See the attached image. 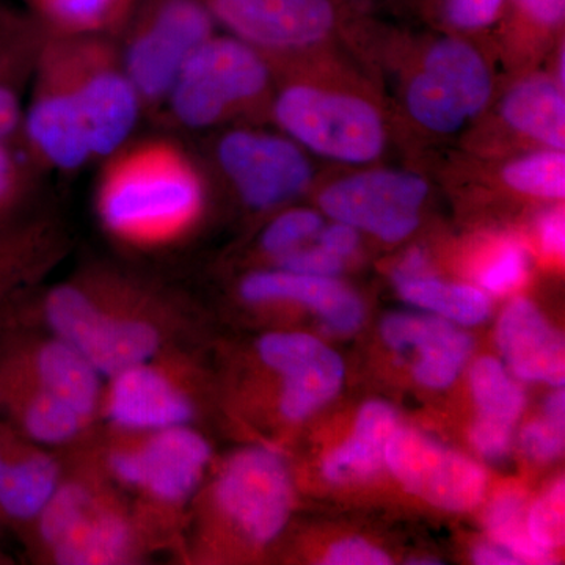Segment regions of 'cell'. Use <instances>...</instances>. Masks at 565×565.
<instances>
[{
	"label": "cell",
	"instance_id": "bcb514c9",
	"mask_svg": "<svg viewBox=\"0 0 565 565\" xmlns=\"http://www.w3.org/2000/svg\"><path fill=\"white\" fill-rule=\"evenodd\" d=\"M10 563L9 557L3 556L2 553H0V564H7Z\"/></svg>",
	"mask_w": 565,
	"mask_h": 565
},
{
	"label": "cell",
	"instance_id": "b9f144b4",
	"mask_svg": "<svg viewBox=\"0 0 565 565\" xmlns=\"http://www.w3.org/2000/svg\"><path fill=\"white\" fill-rule=\"evenodd\" d=\"M512 427L479 419L471 429V441L479 455L486 459L500 460L508 456L511 449Z\"/></svg>",
	"mask_w": 565,
	"mask_h": 565
},
{
	"label": "cell",
	"instance_id": "5b68a950",
	"mask_svg": "<svg viewBox=\"0 0 565 565\" xmlns=\"http://www.w3.org/2000/svg\"><path fill=\"white\" fill-rule=\"evenodd\" d=\"M114 430V429H111ZM95 459L120 490L136 494L141 530L152 531L178 519L192 504L211 462V446L192 426L114 435Z\"/></svg>",
	"mask_w": 565,
	"mask_h": 565
},
{
	"label": "cell",
	"instance_id": "277c9868",
	"mask_svg": "<svg viewBox=\"0 0 565 565\" xmlns=\"http://www.w3.org/2000/svg\"><path fill=\"white\" fill-rule=\"evenodd\" d=\"M25 534L41 559L63 565L129 564L148 541L95 456L73 470L63 468L57 489Z\"/></svg>",
	"mask_w": 565,
	"mask_h": 565
},
{
	"label": "cell",
	"instance_id": "52a82bcc",
	"mask_svg": "<svg viewBox=\"0 0 565 565\" xmlns=\"http://www.w3.org/2000/svg\"><path fill=\"white\" fill-rule=\"evenodd\" d=\"M274 117L291 139L333 161L367 163L384 151L381 111L353 93L297 82L278 93Z\"/></svg>",
	"mask_w": 565,
	"mask_h": 565
},
{
	"label": "cell",
	"instance_id": "5bb4252c",
	"mask_svg": "<svg viewBox=\"0 0 565 565\" xmlns=\"http://www.w3.org/2000/svg\"><path fill=\"white\" fill-rule=\"evenodd\" d=\"M217 159L245 204L270 210L296 199L311 181V166L299 145L274 134L237 129L218 141Z\"/></svg>",
	"mask_w": 565,
	"mask_h": 565
},
{
	"label": "cell",
	"instance_id": "7bdbcfd3",
	"mask_svg": "<svg viewBox=\"0 0 565 565\" xmlns=\"http://www.w3.org/2000/svg\"><path fill=\"white\" fill-rule=\"evenodd\" d=\"M539 237H541L542 247L553 256H563L565 248V221L563 210H548L539 217L537 222Z\"/></svg>",
	"mask_w": 565,
	"mask_h": 565
},
{
	"label": "cell",
	"instance_id": "8d00e7d4",
	"mask_svg": "<svg viewBox=\"0 0 565 565\" xmlns=\"http://www.w3.org/2000/svg\"><path fill=\"white\" fill-rule=\"evenodd\" d=\"M564 479H559L527 515V533L546 552L564 545Z\"/></svg>",
	"mask_w": 565,
	"mask_h": 565
},
{
	"label": "cell",
	"instance_id": "4dcf8cb0",
	"mask_svg": "<svg viewBox=\"0 0 565 565\" xmlns=\"http://www.w3.org/2000/svg\"><path fill=\"white\" fill-rule=\"evenodd\" d=\"M405 106L418 125L444 136L459 132L468 121L462 109L422 70L408 81Z\"/></svg>",
	"mask_w": 565,
	"mask_h": 565
},
{
	"label": "cell",
	"instance_id": "7a4b0ae2",
	"mask_svg": "<svg viewBox=\"0 0 565 565\" xmlns=\"http://www.w3.org/2000/svg\"><path fill=\"white\" fill-rule=\"evenodd\" d=\"M0 323L57 334L107 379L180 345L182 303L152 282L96 267L52 286L31 310L9 305Z\"/></svg>",
	"mask_w": 565,
	"mask_h": 565
},
{
	"label": "cell",
	"instance_id": "f1b7e54d",
	"mask_svg": "<svg viewBox=\"0 0 565 565\" xmlns=\"http://www.w3.org/2000/svg\"><path fill=\"white\" fill-rule=\"evenodd\" d=\"M479 419L512 427L525 407V394L492 356L476 362L470 375Z\"/></svg>",
	"mask_w": 565,
	"mask_h": 565
},
{
	"label": "cell",
	"instance_id": "7c38bea8",
	"mask_svg": "<svg viewBox=\"0 0 565 565\" xmlns=\"http://www.w3.org/2000/svg\"><path fill=\"white\" fill-rule=\"evenodd\" d=\"M429 185L419 174L366 170L323 189L319 204L337 222L399 243L419 225Z\"/></svg>",
	"mask_w": 565,
	"mask_h": 565
},
{
	"label": "cell",
	"instance_id": "60d3db41",
	"mask_svg": "<svg viewBox=\"0 0 565 565\" xmlns=\"http://www.w3.org/2000/svg\"><path fill=\"white\" fill-rule=\"evenodd\" d=\"M323 564L330 565H386L392 564L377 546L367 544L362 539H345L334 544L327 553Z\"/></svg>",
	"mask_w": 565,
	"mask_h": 565
},
{
	"label": "cell",
	"instance_id": "3957f363",
	"mask_svg": "<svg viewBox=\"0 0 565 565\" xmlns=\"http://www.w3.org/2000/svg\"><path fill=\"white\" fill-rule=\"evenodd\" d=\"M204 206L203 182L180 148L148 141L118 152L104 169L96 210L118 243L163 247L185 236Z\"/></svg>",
	"mask_w": 565,
	"mask_h": 565
},
{
	"label": "cell",
	"instance_id": "8992f818",
	"mask_svg": "<svg viewBox=\"0 0 565 565\" xmlns=\"http://www.w3.org/2000/svg\"><path fill=\"white\" fill-rule=\"evenodd\" d=\"M269 85L266 55L236 36L212 35L184 63L167 99L181 125L210 128L262 102Z\"/></svg>",
	"mask_w": 565,
	"mask_h": 565
},
{
	"label": "cell",
	"instance_id": "d6986e66",
	"mask_svg": "<svg viewBox=\"0 0 565 565\" xmlns=\"http://www.w3.org/2000/svg\"><path fill=\"white\" fill-rule=\"evenodd\" d=\"M498 345L519 377L563 386L565 348L559 332L525 299L508 305L498 323Z\"/></svg>",
	"mask_w": 565,
	"mask_h": 565
},
{
	"label": "cell",
	"instance_id": "7402d4cb",
	"mask_svg": "<svg viewBox=\"0 0 565 565\" xmlns=\"http://www.w3.org/2000/svg\"><path fill=\"white\" fill-rule=\"evenodd\" d=\"M422 71L462 109L468 120L486 109L492 96V74L473 44L451 33L427 47Z\"/></svg>",
	"mask_w": 565,
	"mask_h": 565
},
{
	"label": "cell",
	"instance_id": "8fae6325",
	"mask_svg": "<svg viewBox=\"0 0 565 565\" xmlns=\"http://www.w3.org/2000/svg\"><path fill=\"white\" fill-rule=\"evenodd\" d=\"M0 381L36 386L93 423L106 379L74 345L40 327L0 323Z\"/></svg>",
	"mask_w": 565,
	"mask_h": 565
},
{
	"label": "cell",
	"instance_id": "44dd1931",
	"mask_svg": "<svg viewBox=\"0 0 565 565\" xmlns=\"http://www.w3.org/2000/svg\"><path fill=\"white\" fill-rule=\"evenodd\" d=\"M0 423L46 448L74 444L92 426L61 397L10 381H0Z\"/></svg>",
	"mask_w": 565,
	"mask_h": 565
},
{
	"label": "cell",
	"instance_id": "d6a6232c",
	"mask_svg": "<svg viewBox=\"0 0 565 565\" xmlns=\"http://www.w3.org/2000/svg\"><path fill=\"white\" fill-rule=\"evenodd\" d=\"M509 0H427L434 20L456 35L484 32L503 18Z\"/></svg>",
	"mask_w": 565,
	"mask_h": 565
},
{
	"label": "cell",
	"instance_id": "9c48e42d",
	"mask_svg": "<svg viewBox=\"0 0 565 565\" xmlns=\"http://www.w3.org/2000/svg\"><path fill=\"white\" fill-rule=\"evenodd\" d=\"M196 415L199 405L180 345L104 381L99 416L114 430L147 433L192 426Z\"/></svg>",
	"mask_w": 565,
	"mask_h": 565
},
{
	"label": "cell",
	"instance_id": "ab89813d",
	"mask_svg": "<svg viewBox=\"0 0 565 565\" xmlns=\"http://www.w3.org/2000/svg\"><path fill=\"white\" fill-rule=\"evenodd\" d=\"M278 269L289 270V273L319 275V277H333L343 269L345 259L326 250L322 245L286 253L280 258L275 259Z\"/></svg>",
	"mask_w": 565,
	"mask_h": 565
},
{
	"label": "cell",
	"instance_id": "d4e9b609",
	"mask_svg": "<svg viewBox=\"0 0 565 565\" xmlns=\"http://www.w3.org/2000/svg\"><path fill=\"white\" fill-rule=\"evenodd\" d=\"M61 241L44 222L20 223L0 234V315L61 255Z\"/></svg>",
	"mask_w": 565,
	"mask_h": 565
},
{
	"label": "cell",
	"instance_id": "30bf717a",
	"mask_svg": "<svg viewBox=\"0 0 565 565\" xmlns=\"http://www.w3.org/2000/svg\"><path fill=\"white\" fill-rule=\"evenodd\" d=\"M211 503L245 542L270 544L292 509V481L285 460L274 449L258 446L237 452L215 478Z\"/></svg>",
	"mask_w": 565,
	"mask_h": 565
},
{
	"label": "cell",
	"instance_id": "f6af8a7d",
	"mask_svg": "<svg viewBox=\"0 0 565 565\" xmlns=\"http://www.w3.org/2000/svg\"><path fill=\"white\" fill-rule=\"evenodd\" d=\"M473 561L481 565L525 564L522 557L516 556L511 550L504 548L503 545L497 544V542L479 545L478 548H475Z\"/></svg>",
	"mask_w": 565,
	"mask_h": 565
},
{
	"label": "cell",
	"instance_id": "ffe728a7",
	"mask_svg": "<svg viewBox=\"0 0 565 565\" xmlns=\"http://www.w3.org/2000/svg\"><path fill=\"white\" fill-rule=\"evenodd\" d=\"M241 296L250 303L299 302L313 308L338 332H352L362 323L363 307L359 297L333 277H319L264 270L248 275L241 285Z\"/></svg>",
	"mask_w": 565,
	"mask_h": 565
},
{
	"label": "cell",
	"instance_id": "e0dca14e",
	"mask_svg": "<svg viewBox=\"0 0 565 565\" xmlns=\"http://www.w3.org/2000/svg\"><path fill=\"white\" fill-rule=\"evenodd\" d=\"M62 473L51 448L0 423V523L28 530L51 500Z\"/></svg>",
	"mask_w": 565,
	"mask_h": 565
},
{
	"label": "cell",
	"instance_id": "9a60e30c",
	"mask_svg": "<svg viewBox=\"0 0 565 565\" xmlns=\"http://www.w3.org/2000/svg\"><path fill=\"white\" fill-rule=\"evenodd\" d=\"M385 462L408 492L446 511H470L484 497L486 473L478 463L416 430H394Z\"/></svg>",
	"mask_w": 565,
	"mask_h": 565
},
{
	"label": "cell",
	"instance_id": "f546056e",
	"mask_svg": "<svg viewBox=\"0 0 565 565\" xmlns=\"http://www.w3.org/2000/svg\"><path fill=\"white\" fill-rule=\"evenodd\" d=\"M503 181L509 188L525 195L545 200H563L565 195L564 150L545 148L520 156L503 169Z\"/></svg>",
	"mask_w": 565,
	"mask_h": 565
},
{
	"label": "cell",
	"instance_id": "603a6c76",
	"mask_svg": "<svg viewBox=\"0 0 565 565\" xmlns=\"http://www.w3.org/2000/svg\"><path fill=\"white\" fill-rule=\"evenodd\" d=\"M47 29L39 18L0 14V141L22 120V88L35 71Z\"/></svg>",
	"mask_w": 565,
	"mask_h": 565
},
{
	"label": "cell",
	"instance_id": "d590c367",
	"mask_svg": "<svg viewBox=\"0 0 565 565\" xmlns=\"http://www.w3.org/2000/svg\"><path fill=\"white\" fill-rule=\"evenodd\" d=\"M322 217L311 210H292L278 215L263 234V250L275 259L302 247L321 232Z\"/></svg>",
	"mask_w": 565,
	"mask_h": 565
},
{
	"label": "cell",
	"instance_id": "484cf974",
	"mask_svg": "<svg viewBox=\"0 0 565 565\" xmlns=\"http://www.w3.org/2000/svg\"><path fill=\"white\" fill-rule=\"evenodd\" d=\"M396 429L397 416L388 404L373 401L364 405L355 433L323 460V476L332 482H353L379 473L385 462L386 445Z\"/></svg>",
	"mask_w": 565,
	"mask_h": 565
},
{
	"label": "cell",
	"instance_id": "74e56055",
	"mask_svg": "<svg viewBox=\"0 0 565 565\" xmlns=\"http://www.w3.org/2000/svg\"><path fill=\"white\" fill-rule=\"evenodd\" d=\"M28 188V174L20 159L6 141H0V234L20 225L14 218L24 203Z\"/></svg>",
	"mask_w": 565,
	"mask_h": 565
},
{
	"label": "cell",
	"instance_id": "f35d334b",
	"mask_svg": "<svg viewBox=\"0 0 565 565\" xmlns=\"http://www.w3.org/2000/svg\"><path fill=\"white\" fill-rule=\"evenodd\" d=\"M527 256L519 243H505L479 273V282L493 294L512 291L525 278Z\"/></svg>",
	"mask_w": 565,
	"mask_h": 565
},
{
	"label": "cell",
	"instance_id": "ac0fdd59",
	"mask_svg": "<svg viewBox=\"0 0 565 565\" xmlns=\"http://www.w3.org/2000/svg\"><path fill=\"white\" fill-rule=\"evenodd\" d=\"M382 337L396 351L422 353L414 373L416 381L429 388L451 385L473 349L467 333L434 316H390L382 323Z\"/></svg>",
	"mask_w": 565,
	"mask_h": 565
},
{
	"label": "cell",
	"instance_id": "e575fe53",
	"mask_svg": "<svg viewBox=\"0 0 565 565\" xmlns=\"http://www.w3.org/2000/svg\"><path fill=\"white\" fill-rule=\"evenodd\" d=\"M564 415V392H557L546 401L544 416L527 424L523 430V449L531 459L548 462L563 452Z\"/></svg>",
	"mask_w": 565,
	"mask_h": 565
},
{
	"label": "cell",
	"instance_id": "836d02e7",
	"mask_svg": "<svg viewBox=\"0 0 565 565\" xmlns=\"http://www.w3.org/2000/svg\"><path fill=\"white\" fill-rule=\"evenodd\" d=\"M564 20L565 0H509L501 18L516 36L553 35L563 29Z\"/></svg>",
	"mask_w": 565,
	"mask_h": 565
},
{
	"label": "cell",
	"instance_id": "4fadbf2b",
	"mask_svg": "<svg viewBox=\"0 0 565 565\" xmlns=\"http://www.w3.org/2000/svg\"><path fill=\"white\" fill-rule=\"evenodd\" d=\"M214 21L266 54L307 51L343 21L340 0H200Z\"/></svg>",
	"mask_w": 565,
	"mask_h": 565
},
{
	"label": "cell",
	"instance_id": "6da1fadb",
	"mask_svg": "<svg viewBox=\"0 0 565 565\" xmlns=\"http://www.w3.org/2000/svg\"><path fill=\"white\" fill-rule=\"evenodd\" d=\"M25 111L29 147L62 170L114 154L139 118L140 98L104 35L47 31Z\"/></svg>",
	"mask_w": 565,
	"mask_h": 565
},
{
	"label": "cell",
	"instance_id": "cb8c5ba5",
	"mask_svg": "<svg viewBox=\"0 0 565 565\" xmlns=\"http://www.w3.org/2000/svg\"><path fill=\"white\" fill-rule=\"evenodd\" d=\"M501 114L514 131L539 141L545 148L564 150V85L544 74L516 82L505 93Z\"/></svg>",
	"mask_w": 565,
	"mask_h": 565
},
{
	"label": "cell",
	"instance_id": "2e32d148",
	"mask_svg": "<svg viewBox=\"0 0 565 565\" xmlns=\"http://www.w3.org/2000/svg\"><path fill=\"white\" fill-rule=\"evenodd\" d=\"M258 353L282 377L280 412L289 422L315 414L343 385V360L310 334H266L259 340Z\"/></svg>",
	"mask_w": 565,
	"mask_h": 565
},
{
	"label": "cell",
	"instance_id": "1f68e13d",
	"mask_svg": "<svg viewBox=\"0 0 565 565\" xmlns=\"http://www.w3.org/2000/svg\"><path fill=\"white\" fill-rule=\"evenodd\" d=\"M487 526L497 544L511 550L525 563H548L550 552L535 544L527 533L522 494L505 492L494 498L487 511Z\"/></svg>",
	"mask_w": 565,
	"mask_h": 565
},
{
	"label": "cell",
	"instance_id": "ee69618b",
	"mask_svg": "<svg viewBox=\"0 0 565 565\" xmlns=\"http://www.w3.org/2000/svg\"><path fill=\"white\" fill-rule=\"evenodd\" d=\"M359 232L353 226L345 225V223L337 222L334 225L321 228V232H319V245L343 259L353 255V252L359 247Z\"/></svg>",
	"mask_w": 565,
	"mask_h": 565
},
{
	"label": "cell",
	"instance_id": "4316f807",
	"mask_svg": "<svg viewBox=\"0 0 565 565\" xmlns=\"http://www.w3.org/2000/svg\"><path fill=\"white\" fill-rule=\"evenodd\" d=\"M33 17L58 35H104L129 21L136 0H25Z\"/></svg>",
	"mask_w": 565,
	"mask_h": 565
},
{
	"label": "cell",
	"instance_id": "83f0119b",
	"mask_svg": "<svg viewBox=\"0 0 565 565\" xmlns=\"http://www.w3.org/2000/svg\"><path fill=\"white\" fill-rule=\"evenodd\" d=\"M401 296L416 307L426 308L441 318L475 326L487 319L490 302L484 292L475 286L455 285L430 277L426 273L412 277L394 278Z\"/></svg>",
	"mask_w": 565,
	"mask_h": 565
},
{
	"label": "cell",
	"instance_id": "ba28073f",
	"mask_svg": "<svg viewBox=\"0 0 565 565\" xmlns=\"http://www.w3.org/2000/svg\"><path fill=\"white\" fill-rule=\"evenodd\" d=\"M122 68L140 103L167 99L193 52L214 35V18L200 0L134 2Z\"/></svg>",
	"mask_w": 565,
	"mask_h": 565
}]
</instances>
